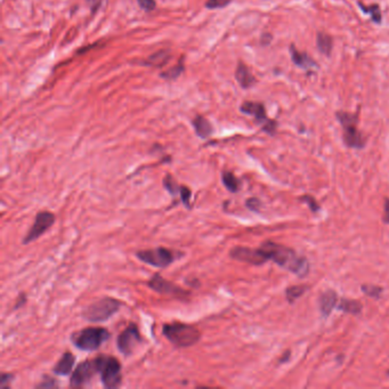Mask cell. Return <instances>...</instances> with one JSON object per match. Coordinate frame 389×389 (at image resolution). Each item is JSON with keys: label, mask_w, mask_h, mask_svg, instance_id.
<instances>
[{"label": "cell", "mask_w": 389, "mask_h": 389, "mask_svg": "<svg viewBox=\"0 0 389 389\" xmlns=\"http://www.w3.org/2000/svg\"><path fill=\"white\" fill-rule=\"evenodd\" d=\"M57 386V381L51 377H43V380L37 385L38 388H53Z\"/></svg>", "instance_id": "obj_30"}, {"label": "cell", "mask_w": 389, "mask_h": 389, "mask_svg": "<svg viewBox=\"0 0 389 389\" xmlns=\"http://www.w3.org/2000/svg\"><path fill=\"white\" fill-rule=\"evenodd\" d=\"M137 2H139L140 6L143 9H144V11H146V12L153 11V9L156 6V4H155L154 0H137Z\"/></svg>", "instance_id": "obj_31"}, {"label": "cell", "mask_w": 389, "mask_h": 389, "mask_svg": "<svg viewBox=\"0 0 389 389\" xmlns=\"http://www.w3.org/2000/svg\"><path fill=\"white\" fill-rule=\"evenodd\" d=\"M359 6L363 9V12L371 14V18L373 19L376 23H380L381 22V13H380V7L378 5H371V6H364V5L359 4Z\"/></svg>", "instance_id": "obj_25"}, {"label": "cell", "mask_w": 389, "mask_h": 389, "mask_svg": "<svg viewBox=\"0 0 389 389\" xmlns=\"http://www.w3.org/2000/svg\"><path fill=\"white\" fill-rule=\"evenodd\" d=\"M98 373V365L96 362V358H94L93 361H85L79 364V365L73 370V373L71 376L70 385L72 387H82L87 385L91 379Z\"/></svg>", "instance_id": "obj_12"}, {"label": "cell", "mask_w": 389, "mask_h": 389, "mask_svg": "<svg viewBox=\"0 0 389 389\" xmlns=\"http://www.w3.org/2000/svg\"><path fill=\"white\" fill-rule=\"evenodd\" d=\"M245 204H247L248 208L250 210H253V211H258L259 208H260V201L258 199H256V198L249 199Z\"/></svg>", "instance_id": "obj_33"}, {"label": "cell", "mask_w": 389, "mask_h": 389, "mask_svg": "<svg viewBox=\"0 0 389 389\" xmlns=\"http://www.w3.org/2000/svg\"><path fill=\"white\" fill-rule=\"evenodd\" d=\"M164 186L165 189L168 191L172 196H174V198L179 193L180 191V185L177 184V181L175 180L174 177L170 175H167L164 178Z\"/></svg>", "instance_id": "obj_24"}, {"label": "cell", "mask_w": 389, "mask_h": 389, "mask_svg": "<svg viewBox=\"0 0 389 389\" xmlns=\"http://www.w3.org/2000/svg\"><path fill=\"white\" fill-rule=\"evenodd\" d=\"M338 303V296L337 293L332 291V290H328V291L324 292L321 299H319V307H321V312L328 316V315L331 313L332 309L334 308Z\"/></svg>", "instance_id": "obj_16"}, {"label": "cell", "mask_w": 389, "mask_h": 389, "mask_svg": "<svg viewBox=\"0 0 389 389\" xmlns=\"http://www.w3.org/2000/svg\"><path fill=\"white\" fill-rule=\"evenodd\" d=\"M169 58H170V55H169L168 52L161 51V52H157L156 54H153V55L149 58V61H147L146 63L150 64V65H152V66H161V65H164V64L168 62Z\"/></svg>", "instance_id": "obj_22"}, {"label": "cell", "mask_w": 389, "mask_h": 389, "mask_svg": "<svg viewBox=\"0 0 389 389\" xmlns=\"http://www.w3.org/2000/svg\"><path fill=\"white\" fill-rule=\"evenodd\" d=\"M339 309L341 311L346 312V313H351V314H358L362 311V305L359 304L356 300H348V299H342L340 304L338 306Z\"/></svg>", "instance_id": "obj_21"}, {"label": "cell", "mask_w": 389, "mask_h": 389, "mask_svg": "<svg viewBox=\"0 0 389 389\" xmlns=\"http://www.w3.org/2000/svg\"><path fill=\"white\" fill-rule=\"evenodd\" d=\"M14 376L12 373H3L2 374V387L3 388H8L11 382L13 381Z\"/></svg>", "instance_id": "obj_32"}, {"label": "cell", "mask_w": 389, "mask_h": 389, "mask_svg": "<svg viewBox=\"0 0 389 389\" xmlns=\"http://www.w3.org/2000/svg\"><path fill=\"white\" fill-rule=\"evenodd\" d=\"M142 341L141 332L135 323H130L117 339V347L124 356H129L135 347Z\"/></svg>", "instance_id": "obj_10"}, {"label": "cell", "mask_w": 389, "mask_h": 389, "mask_svg": "<svg viewBox=\"0 0 389 389\" xmlns=\"http://www.w3.org/2000/svg\"><path fill=\"white\" fill-rule=\"evenodd\" d=\"M290 55H291L292 62L300 68H304V70L306 71H311L317 67V63L315 62L308 54L299 52L293 45L290 47Z\"/></svg>", "instance_id": "obj_14"}, {"label": "cell", "mask_w": 389, "mask_h": 389, "mask_svg": "<svg viewBox=\"0 0 389 389\" xmlns=\"http://www.w3.org/2000/svg\"><path fill=\"white\" fill-rule=\"evenodd\" d=\"M75 362H76L75 355H72L70 352L64 353L62 357L58 359L56 365L54 367L53 372L57 374V376H67V374H70L72 372L73 367H75Z\"/></svg>", "instance_id": "obj_15"}, {"label": "cell", "mask_w": 389, "mask_h": 389, "mask_svg": "<svg viewBox=\"0 0 389 389\" xmlns=\"http://www.w3.org/2000/svg\"><path fill=\"white\" fill-rule=\"evenodd\" d=\"M337 118L342 127L345 144L349 147H353V149H362L364 144H365V141L363 139L362 132L357 128V116L340 111L337 113Z\"/></svg>", "instance_id": "obj_6"}, {"label": "cell", "mask_w": 389, "mask_h": 389, "mask_svg": "<svg viewBox=\"0 0 389 389\" xmlns=\"http://www.w3.org/2000/svg\"><path fill=\"white\" fill-rule=\"evenodd\" d=\"M183 70H184V67L181 66V64H178V65H177V66L170 68L169 71L162 73V77L166 78V79H175V78H177V77H178L180 75L181 71H183Z\"/></svg>", "instance_id": "obj_29"}, {"label": "cell", "mask_w": 389, "mask_h": 389, "mask_svg": "<svg viewBox=\"0 0 389 389\" xmlns=\"http://www.w3.org/2000/svg\"><path fill=\"white\" fill-rule=\"evenodd\" d=\"M110 332L105 328L89 327L71 334V342L82 352H95L109 340Z\"/></svg>", "instance_id": "obj_3"}, {"label": "cell", "mask_w": 389, "mask_h": 389, "mask_svg": "<svg viewBox=\"0 0 389 389\" xmlns=\"http://www.w3.org/2000/svg\"><path fill=\"white\" fill-rule=\"evenodd\" d=\"M87 3H88V5H89V7L93 11V13H95L97 9L101 7L102 0H87Z\"/></svg>", "instance_id": "obj_35"}, {"label": "cell", "mask_w": 389, "mask_h": 389, "mask_svg": "<svg viewBox=\"0 0 389 389\" xmlns=\"http://www.w3.org/2000/svg\"><path fill=\"white\" fill-rule=\"evenodd\" d=\"M289 356H290V352H287V353L284 354V357H282V358L280 359V362L281 363H284L285 361H287V358H289Z\"/></svg>", "instance_id": "obj_39"}, {"label": "cell", "mask_w": 389, "mask_h": 389, "mask_svg": "<svg viewBox=\"0 0 389 389\" xmlns=\"http://www.w3.org/2000/svg\"><path fill=\"white\" fill-rule=\"evenodd\" d=\"M179 195H180V201L183 202V204L186 207L187 209L191 208V196H192V192L186 186H180V191H179Z\"/></svg>", "instance_id": "obj_26"}, {"label": "cell", "mask_w": 389, "mask_h": 389, "mask_svg": "<svg viewBox=\"0 0 389 389\" xmlns=\"http://www.w3.org/2000/svg\"><path fill=\"white\" fill-rule=\"evenodd\" d=\"M362 289H363V291L368 294V296H371L376 299L380 297V294L382 292L381 288L374 287V285H363Z\"/></svg>", "instance_id": "obj_27"}, {"label": "cell", "mask_w": 389, "mask_h": 389, "mask_svg": "<svg viewBox=\"0 0 389 389\" xmlns=\"http://www.w3.org/2000/svg\"><path fill=\"white\" fill-rule=\"evenodd\" d=\"M136 257L142 260L143 263L153 266V267L166 268L174 263L177 258L181 257V254L178 251L159 247L137 251Z\"/></svg>", "instance_id": "obj_7"}, {"label": "cell", "mask_w": 389, "mask_h": 389, "mask_svg": "<svg viewBox=\"0 0 389 389\" xmlns=\"http://www.w3.org/2000/svg\"><path fill=\"white\" fill-rule=\"evenodd\" d=\"M302 200H304L305 202H306L309 207H311V209L313 211H317L319 209L317 202H316V201H315L314 198H312V196H308V195L307 196H303Z\"/></svg>", "instance_id": "obj_34"}, {"label": "cell", "mask_w": 389, "mask_h": 389, "mask_svg": "<svg viewBox=\"0 0 389 389\" xmlns=\"http://www.w3.org/2000/svg\"><path fill=\"white\" fill-rule=\"evenodd\" d=\"M193 127L196 135L203 140L208 139V137L213 134V127H211L210 122L203 117H196L193 120Z\"/></svg>", "instance_id": "obj_18"}, {"label": "cell", "mask_w": 389, "mask_h": 389, "mask_svg": "<svg viewBox=\"0 0 389 389\" xmlns=\"http://www.w3.org/2000/svg\"><path fill=\"white\" fill-rule=\"evenodd\" d=\"M306 290V285H294V287H290L287 289V291H285V293H287V299L290 303H292L300 296H303Z\"/></svg>", "instance_id": "obj_23"}, {"label": "cell", "mask_w": 389, "mask_h": 389, "mask_svg": "<svg viewBox=\"0 0 389 389\" xmlns=\"http://www.w3.org/2000/svg\"><path fill=\"white\" fill-rule=\"evenodd\" d=\"M121 308V302L112 297L96 300L82 311V317L90 323L105 322Z\"/></svg>", "instance_id": "obj_4"}, {"label": "cell", "mask_w": 389, "mask_h": 389, "mask_svg": "<svg viewBox=\"0 0 389 389\" xmlns=\"http://www.w3.org/2000/svg\"><path fill=\"white\" fill-rule=\"evenodd\" d=\"M267 260H273L281 267L290 270L299 277H305L308 273L307 260L300 257L297 253L285 245L274 242H265L260 247Z\"/></svg>", "instance_id": "obj_1"}, {"label": "cell", "mask_w": 389, "mask_h": 389, "mask_svg": "<svg viewBox=\"0 0 389 389\" xmlns=\"http://www.w3.org/2000/svg\"><path fill=\"white\" fill-rule=\"evenodd\" d=\"M98 373L105 388H117L122 382V367L115 356L100 355L96 357Z\"/></svg>", "instance_id": "obj_5"}, {"label": "cell", "mask_w": 389, "mask_h": 389, "mask_svg": "<svg viewBox=\"0 0 389 389\" xmlns=\"http://www.w3.org/2000/svg\"><path fill=\"white\" fill-rule=\"evenodd\" d=\"M383 220L389 225V199L385 200V216H383Z\"/></svg>", "instance_id": "obj_37"}, {"label": "cell", "mask_w": 389, "mask_h": 389, "mask_svg": "<svg viewBox=\"0 0 389 389\" xmlns=\"http://www.w3.org/2000/svg\"><path fill=\"white\" fill-rule=\"evenodd\" d=\"M55 215L51 211H40L34 217V221L31 228L28 231L26 238L23 239V244H29L47 232L55 223Z\"/></svg>", "instance_id": "obj_8"}, {"label": "cell", "mask_w": 389, "mask_h": 389, "mask_svg": "<svg viewBox=\"0 0 389 389\" xmlns=\"http://www.w3.org/2000/svg\"><path fill=\"white\" fill-rule=\"evenodd\" d=\"M316 43H317L318 51L321 52L322 54H326L327 56L331 55V52H332V48H333V40H332L331 36H329V34L324 33V32L317 33Z\"/></svg>", "instance_id": "obj_19"}, {"label": "cell", "mask_w": 389, "mask_h": 389, "mask_svg": "<svg viewBox=\"0 0 389 389\" xmlns=\"http://www.w3.org/2000/svg\"><path fill=\"white\" fill-rule=\"evenodd\" d=\"M147 285L154 291L159 292L161 294H166V296H172L179 299H184L190 294L189 291H185L184 289H181L178 285L170 282V281L166 280L161 277L160 274H154L151 278Z\"/></svg>", "instance_id": "obj_11"}, {"label": "cell", "mask_w": 389, "mask_h": 389, "mask_svg": "<svg viewBox=\"0 0 389 389\" xmlns=\"http://www.w3.org/2000/svg\"><path fill=\"white\" fill-rule=\"evenodd\" d=\"M231 257L239 262L253 264V265H262L267 262L263 251L258 249L247 248V247H235L231 250Z\"/></svg>", "instance_id": "obj_13"}, {"label": "cell", "mask_w": 389, "mask_h": 389, "mask_svg": "<svg viewBox=\"0 0 389 389\" xmlns=\"http://www.w3.org/2000/svg\"><path fill=\"white\" fill-rule=\"evenodd\" d=\"M388 374H389V372H388Z\"/></svg>", "instance_id": "obj_40"}, {"label": "cell", "mask_w": 389, "mask_h": 389, "mask_svg": "<svg viewBox=\"0 0 389 389\" xmlns=\"http://www.w3.org/2000/svg\"><path fill=\"white\" fill-rule=\"evenodd\" d=\"M27 303V297L24 293H21V296L18 297L17 299V303L15 304V306H14V309H17V308H21L24 304Z\"/></svg>", "instance_id": "obj_36"}, {"label": "cell", "mask_w": 389, "mask_h": 389, "mask_svg": "<svg viewBox=\"0 0 389 389\" xmlns=\"http://www.w3.org/2000/svg\"><path fill=\"white\" fill-rule=\"evenodd\" d=\"M235 78L242 88H249L255 83L256 79L243 63H240L235 72Z\"/></svg>", "instance_id": "obj_17"}, {"label": "cell", "mask_w": 389, "mask_h": 389, "mask_svg": "<svg viewBox=\"0 0 389 389\" xmlns=\"http://www.w3.org/2000/svg\"><path fill=\"white\" fill-rule=\"evenodd\" d=\"M241 112L245 113V115L253 116L256 121L263 127V129L269 135H273L275 130H277L278 124L273 120H270L266 116V110L262 103L257 102H244L241 105Z\"/></svg>", "instance_id": "obj_9"}, {"label": "cell", "mask_w": 389, "mask_h": 389, "mask_svg": "<svg viewBox=\"0 0 389 389\" xmlns=\"http://www.w3.org/2000/svg\"><path fill=\"white\" fill-rule=\"evenodd\" d=\"M162 333L172 345L180 348L194 346L201 339V332L198 328L181 322L165 324L162 328Z\"/></svg>", "instance_id": "obj_2"}, {"label": "cell", "mask_w": 389, "mask_h": 389, "mask_svg": "<svg viewBox=\"0 0 389 389\" xmlns=\"http://www.w3.org/2000/svg\"><path fill=\"white\" fill-rule=\"evenodd\" d=\"M232 2V0H208L205 4L207 8L216 9V8H223Z\"/></svg>", "instance_id": "obj_28"}, {"label": "cell", "mask_w": 389, "mask_h": 389, "mask_svg": "<svg viewBox=\"0 0 389 389\" xmlns=\"http://www.w3.org/2000/svg\"><path fill=\"white\" fill-rule=\"evenodd\" d=\"M221 180H223L224 186L232 193H236L240 191L241 181L233 172L231 171H223L221 172Z\"/></svg>", "instance_id": "obj_20"}, {"label": "cell", "mask_w": 389, "mask_h": 389, "mask_svg": "<svg viewBox=\"0 0 389 389\" xmlns=\"http://www.w3.org/2000/svg\"><path fill=\"white\" fill-rule=\"evenodd\" d=\"M262 42L264 43L265 40H266V45H268V43L270 42V40H272V36L270 34H263V38H262Z\"/></svg>", "instance_id": "obj_38"}]
</instances>
